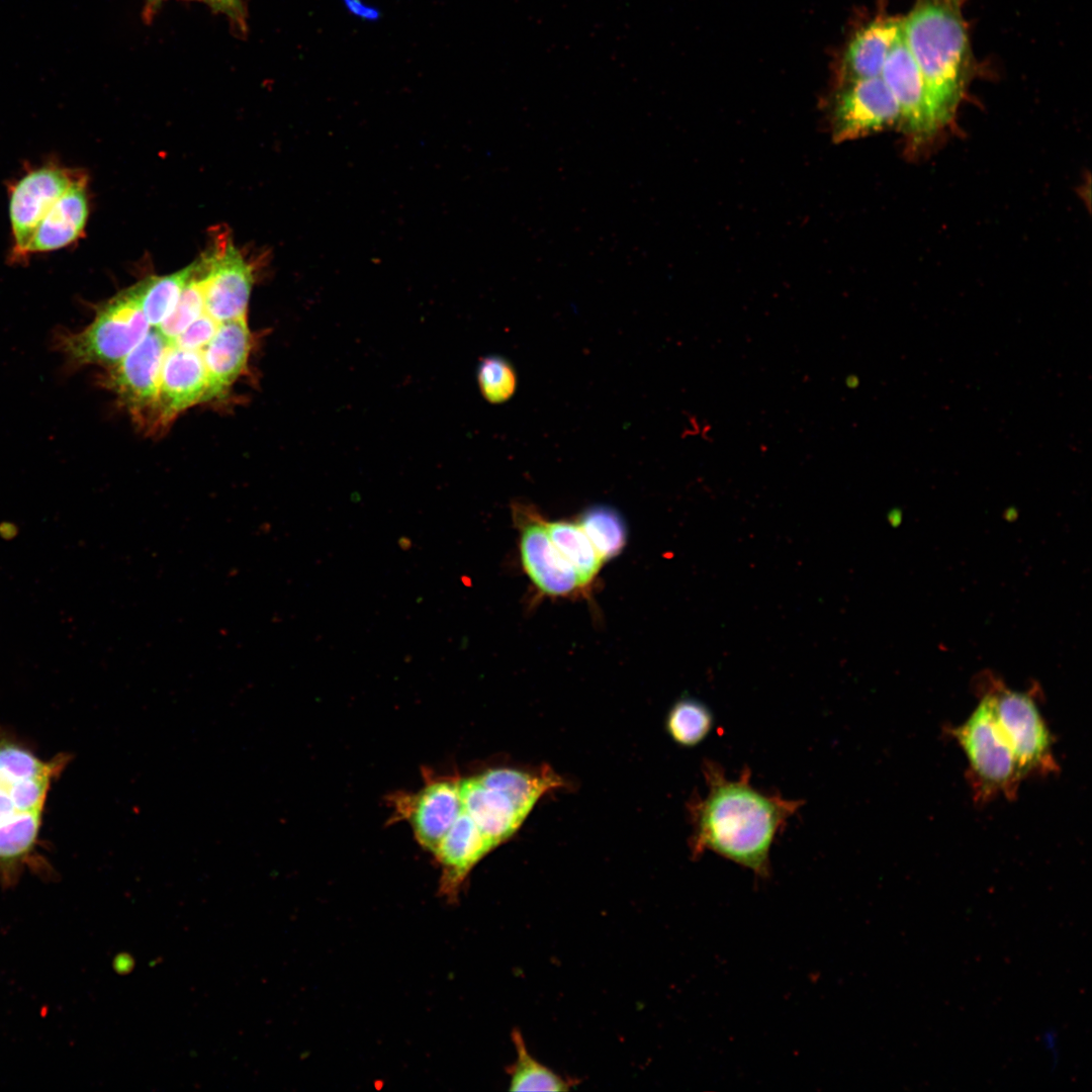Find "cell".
I'll list each match as a JSON object with an SVG mask.
<instances>
[{"mask_svg": "<svg viewBox=\"0 0 1092 1092\" xmlns=\"http://www.w3.org/2000/svg\"><path fill=\"white\" fill-rule=\"evenodd\" d=\"M703 771L708 793L691 807L694 856L711 850L766 877L771 845L803 801L755 789L748 767L735 781L713 760L704 762Z\"/></svg>", "mask_w": 1092, "mask_h": 1092, "instance_id": "obj_1", "label": "cell"}, {"mask_svg": "<svg viewBox=\"0 0 1092 1092\" xmlns=\"http://www.w3.org/2000/svg\"><path fill=\"white\" fill-rule=\"evenodd\" d=\"M71 757L39 758L0 730V885L14 886L25 870L44 869L37 853L51 786Z\"/></svg>", "mask_w": 1092, "mask_h": 1092, "instance_id": "obj_2", "label": "cell"}, {"mask_svg": "<svg viewBox=\"0 0 1092 1092\" xmlns=\"http://www.w3.org/2000/svg\"><path fill=\"white\" fill-rule=\"evenodd\" d=\"M965 2L915 0L901 21L904 41L923 77L938 128L952 118L971 78Z\"/></svg>", "mask_w": 1092, "mask_h": 1092, "instance_id": "obj_3", "label": "cell"}, {"mask_svg": "<svg viewBox=\"0 0 1092 1092\" xmlns=\"http://www.w3.org/2000/svg\"><path fill=\"white\" fill-rule=\"evenodd\" d=\"M951 734L962 747L977 800L1013 799L1023 779L1015 754L997 720L993 700L985 693L971 715Z\"/></svg>", "mask_w": 1092, "mask_h": 1092, "instance_id": "obj_4", "label": "cell"}, {"mask_svg": "<svg viewBox=\"0 0 1092 1092\" xmlns=\"http://www.w3.org/2000/svg\"><path fill=\"white\" fill-rule=\"evenodd\" d=\"M151 328L134 286L109 299L84 330L60 340V348L75 364L110 367L121 361Z\"/></svg>", "mask_w": 1092, "mask_h": 1092, "instance_id": "obj_5", "label": "cell"}, {"mask_svg": "<svg viewBox=\"0 0 1092 1092\" xmlns=\"http://www.w3.org/2000/svg\"><path fill=\"white\" fill-rule=\"evenodd\" d=\"M997 720L1011 745L1022 777L1058 769L1051 732L1032 696L1003 687L988 691Z\"/></svg>", "mask_w": 1092, "mask_h": 1092, "instance_id": "obj_6", "label": "cell"}, {"mask_svg": "<svg viewBox=\"0 0 1092 1092\" xmlns=\"http://www.w3.org/2000/svg\"><path fill=\"white\" fill-rule=\"evenodd\" d=\"M167 341L150 329L147 336L121 361L107 367L105 384L114 391L135 419L154 428L160 373Z\"/></svg>", "mask_w": 1092, "mask_h": 1092, "instance_id": "obj_7", "label": "cell"}, {"mask_svg": "<svg viewBox=\"0 0 1092 1092\" xmlns=\"http://www.w3.org/2000/svg\"><path fill=\"white\" fill-rule=\"evenodd\" d=\"M897 101L881 76L843 83L831 111L835 142L861 138L899 125Z\"/></svg>", "mask_w": 1092, "mask_h": 1092, "instance_id": "obj_8", "label": "cell"}, {"mask_svg": "<svg viewBox=\"0 0 1092 1092\" xmlns=\"http://www.w3.org/2000/svg\"><path fill=\"white\" fill-rule=\"evenodd\" d=\"M82 174L56 165L31 170L13 186L9 217L14 258L28 256L32 236L49 210Z\"/></svg>", "mask_w": 1092, "mask_h": 1092, "instance_id": "obj_9", "label": "cell"}, {"mask_svg": "<svg viewBox=\"0 0 1092 1092\" xmlns=\"http://www.w3.org/2000/svg\"><path fill=\"white\" fill-rule=\"evenodd\" d=\"M201 264L205 312L219 323L247 315L252 267L232 241H218Z\"/></svg>", "mask_w": 1092, "mask_h": 1092, "instance_id": "obj_10", "label": "cell"}, {"mask_svg": "<svg viewBox=\"0 0 1092 1092\" xmlns=\"http://www.w3.org/2000/svg\"><path fill=\"white\" fill-rule=\"evenodd\" d=\"M513 512L520 530L521 560L534 584L554 597L569 595L580 587L575 571L551 541L539 514L521 504Z\"/></svg>", "mask_w": 1092, "mask_h": 1092, "instance_id": "obj_11", "label": "cell"}, {"mask_svg": "<svg viewBox=\"0 0 1092 1092\" xmlns=\"http://www.w3.org/2000/svg\"><path fill=\"white\" fill-rule=\"evenodd\" d=\"M395 816L405 819L420 845L432 852L463 811L460 781L430 780L419 792L391 800Z\"/></svg>", "mask_w": 1092, "mask_h": 1092, "instance_id": "obj_12", "label": "cell"}, {"mask_svg": "<svg viewBox=\"0 0 1092 1092\" xmlns=\"http://www.w3.org/2000/svg\"><path fill=\"white\" fill-rule=\"evenodd\" d=\"M881 77L897 101L898 126L913 143L924 142L938 130L923 77L904 41L902 30L888 55Z\"/></svg>", "mask_w": 1092, "mask_h": 1092, "instance_id": "obj_13", "label": "cell"}, {"mask_svg": "<svg viewBox=\"0 0 1092 1092\" xmlns=\"http://www.w3.org/2000/svg\"><path fill=\"white\" fill-rule=\"evenodd\" d=\"M206 391L203 353L168 343L160 373L154 429L168 426L180 413L205 401Z\"/></svg>", "mask_w": 1092, "mask_h": 1092, "instance_id": "obj_14", "label": "cell"}, {"mask_svg": "<svg viewBox=\"0 0 1092 1092\" xmlns=\"http://www.w3.org/2000/svg\"><path fill=\"white\" fill-rule=\"evenodd\" d=\"M493 848L463 810L433 851L441 869L439 896L457 900L473 868Z\"/></svg>", "mask_w": 1092, "mask_h": 1092, "instance_id": "obj_15", "label": "cell"}, {"mask_svg": "<svg viewBox=\"0 0 1092 1092\" xmlns=\"http://www.w3.org/2000/svg\"><path fill=\"white\" fill-rule=\"evenodd\" d=\"M252 346L247 315L221 323L203 349L205 401L223 394L244 372Z\"/></svg>", "mask_w": 1092, "mask_h": 1092, "instance_id": "obj_16", "label": "cell"}, {"mask_svg": "<svg viewBox=\"0 0 1092 1092\" xmlns=\"http://www.w3.org/2000/svg\"><path fill=\"white\" fill-rule=\"evenodd\" d=\"M86 185L87 178L81 175L57 200L38 223L28 255L60 250L81 237L89 214Z\"/></svg>", "mask_w": 1092, "mask_h": 1092, "instance_id": "obj_17", "label": "cell"}, {"mask_svg": "<svg viewBox=\"0 0 1092 1092\" xmlns=\"http://www.w3.org/2000/svg\"><path fill=\"white\" fill-rule=\"evenodd\" d=\"M902 18L878 17L855 32L843 56L844 82L881 76L901 31Z\"/></svg>", "mask_w": 1092, "mask_h": 1092, "instance_id": "obj_18", "label": "cell"}, {"mask_svg": "<svg viewBox=\"0 0 1092 1092\" xmlns=\"http://www.w3.org/2000/svg\"><path fill=\"white\" fill-rule=\"evenodd\" d=\"M460 792L463 810L494 847L525 819L504 794L483 786L476 777L460 781Z\"/></svg>", "mask_w": 1092, "mask_h": 1092, "instance_id": "obj_19", "label": "cell"}, {"mask_svg": "<svg viewBox=\"0 0 1092 1092\" xmlns=\"http://www.w3.org/2000/svg\"><path fill=\"white\" fill-rule=\"evenodd\" d=\"M476 778L483 786L504 794L524 818L543 794L563 785L549 770L534 774L502 767L488 769Z\"/></svg>", "mask_w": 1092, "mask_h": 1092, "instance_id": "obj_20", "label": "cell"}, {"mask_svg": "<svg viewBox=\"0 0 1092 1092\" xmlns=\"http://www.w3.org/2000/svg\"><path fill=\"white\" fill-rule=\"evenodd\" d=\"M545 525L558 552L575 571L580 587L590 583L604 560L580 525L568 521H545Z\"/></svg>", "mask_w": 1092, "mask_h": 1092, "instance_id": "obj_21", "label": "cell"}, {"mask_svg": "<svg viewBox=\"0 0 1092 1092\" xmlns=\"http://www.w3.org/2000/svg\"><path fill=\"white\" fill-rule=\"evenodd\" d=\"M194 269L195 262L173 274L151 276L134 285L142 309L151 327H159L172 312Z\"/></svg>", "mask_w": 1092, "mask_h": 1092, "instance_id": "obj_22", "label": "cell"}, {"mask_svg": "<svg viewBox=\"0 0 1092 1092\" xmlns=\"http://www.w3.org/2000/svg\"><path fill=\"white\" fill-rule=\"evenodd\" d=\"M517 1058L508 1068L510 1091H566L573 1086L547 1066L533 1058L518 1029L512 1032Z\"/></svg>", "mask_w": 1092, "mask_h": 1092, "instance_id": "obj_23", "label": "cell"}, {"mask_svg": "<svg viewBox=\"0 0 1092 1092\" xmlns=\"http://www.w3.org/2000/svg\"><path fill=\"white\" fill-rule=\"evenodd\" d=\"M665 725L674 742L685 747H693L710 734L714 726V716L704 703L693 698H684L671 707Z\"/></svg>", "mask_w": 1092, "mask_h": 1092, "instance_id": "obj_24", "label": "cell"}, {"mask_svg": "<svg viewBox=\"0 0 1092 1092\" xmlns=\"http://www.w3.org/2000/svg\"><path fill=\"white\" fill-rule=\"evenodd\" d=\"M578 524L604 561L615 557L623 549L626 526L616 510L608 506L592 507L581 515Z\"/></svg>", "mask_w": 1092, "mask_h": 1092, "instance_id": "obj_25", "label": "cell"}, {"mask_svg": "<svg viewBox=\"0 0 1092 1092\" xmlns=\"http://www.w3.org/2000/svg\"><path fill=\"white\" fill-rule=\"evenodd\" d=\"M204 312V278L200 260L172 312L156 329L168 342H173L188 326Z\"/></svg>", "mask_w": 1092, "mask_h": 1092, "instance_id": "obj_26", "label": "cell"}, {"mask_svg": "<svg viewBox=\"0 0 1092 1092\" xmlns=\"http://www.w3.org/2000/svg\"><path fill=\"white\" fill-rule=\"evenodd\" d=\"M477 381L482 395L491 403L505 402L517 387L514 367L500 356H488L480 362Z\"/></svg>", "mask_w": 1092, "mask_h": 1092, "instance_id": "obj_27", "label": "cell"}, {"mask_svg": "<svg viewBox=\"0 0 1092 1092\" xmlns=\"http://www.w3.org/2000/svg\"><path fill=\"white\" fill-rule=\"evenodd\" d=\"M220 324L204 310L199 317L169 344L178 348L198 350L203 353V349L212 339Z\"/></svg>", "mask_w": 1092, "mask_h": 1092, "instance_id": "obj_28", "label": "cell"}, {"mask_svg": "<svg viewBox=\"0 0 1092 1092\" xmlns=\"http://www.w3.org/2000/svg\"><path fill=\"white\" fill-rule=\"evenodd\" d=\"M349 14L367 22H375L380 19L381 12L377 7L371 6L363 0H342Z\"/></svg>", "mask_w": 1092, "mask_h": 1092, "instance_id": "obj_29", "label": "cell"}, {"mask_svg": "<svg viewBox=\"0 0 1092 1092\" xmlns=\"http://www.w3.org/2000/svg\"><path fill=\"white\" fill-rule=\"evenodd\" d=\"M1041 1043L1044 1050L1050 1053L1053 1066L1056 1067L1060 1056L1058 1048V1032L1054 1028L1045 1029L1041 1034Z\"/></svg>", "mask_w": 1092, "mask_h": 1092, "instance_id": "obj_30", "label": "cell"}, {"mask_svg": "<svg viewBox=\"0 0 1092 1092\" xmlns=\"http://www.w3.org/2000/svg\"><path fill=\"white\" fill-rule=\"evenodd\" d=\"M210 3L225 12L235 19L241 18V1L240 0H209Z\"/></svg>", "mask_w": 1092, "mask_h": 1092, "instance_id": "obj_31", "label": "cell"}, {"mask_svg": "<svg viewBox=\"0 0 1092 1092\" xmlns=\"http://www.w3.org/2000/svg\"><path fill=\"white\" fill-rule=\"evenodd\" d=\"M844 383H845L847 388L854 389V388H856L858 386L859 379L855 374H848L844 378Z\"/></svg>", "mask_w": 1092, "mask_h": 1092, "instance_id": "obj_32", "label": "cell"}]
</instances>
